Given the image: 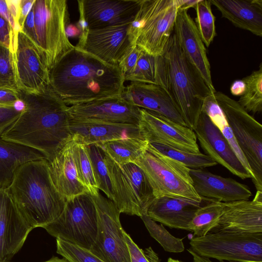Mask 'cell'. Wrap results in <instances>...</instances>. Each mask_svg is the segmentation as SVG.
I'll use <instances>...</instances> for the list:
<instances>
[{"instance_id":"816d5d0a","label":"cell","mask_w":262,"mask_h":262,"mask_svg":"<svg viewBox=\"0 0 262 262\" xmlns=\"http://www.w3.org/2000/svg\"><path fill=\"white\" fill-rule=\"evenodd\" d=\"M187 251L191 255L193 258V262H208L206 257L198 255L190 248H189Z\"/></svg>"},{"instance_id":"f6af8a7d","label":"cell","mask_w":262,"mask_h":262,"mask_svg":"<svg viewBox=\"0 0 262 262\" xmlns=\"http://www.w3.org/2000/svg\"><path fill=\"white\" fill-rule=\"evenodd\" d=\"M142 49L134 46L118 64L124 78L133 70L139 57Z\"/></svg>"},{"instance_id":"db71d44e","label":"cell","mask_w":262,"mask_h":262,"mask_svg":"<svg viewBox=\"0 0 262 262\" xmlns=\"http://www.w3.org/2000/svg\"><path fill=\"white\" fill-rule=\"evenodd\" d=\"M167 262H182L177 259H172V258H169Z\"/></svg>"},{"instance_id":"7bdbcfd3","label":"cell","mask_w":262,"mask_h":262,"mask_svg":"<svg viewBox=\"0 0 262 262\" xmlns=\"http://www.w3.org/2000/svg\"><path fill=\"white\" fill-rule=\"evenodd\" d=\"M19 0H0V15L6 18L15 32L20 29L18 25Z\"/></svg>"},{"instance_id":"f35d334b","label":"cell","mask_w":262,"mask_h":262,"mask_svg":"<svg viewBox=\"0 0 262 262\" xmlns=\"http://www.w3.org/2000/svg\"><path fill=\"white\" fill-rule=\"evenodd\" d=\"M0 89L16 92L17 84L15 54L0 43Z\"/></svg>"},{"instance_id":"74e56055","label":"cell","mask_w":262,"mask_h":262,"mask_svg":"<svg viewBox=\"0 0 262 262\" xmlns=\"http://www.w3.org/2000/svg\"><path fill=\"white\" fill-rule=\"evenodd\" d=\"M150 236L167 252L180 253L184 250L182 239L172 235L162 225L158 224L147 214L140 217Z\"/></svg>"},{"instance_id":"8d00e7d4","label":"cell","mask_w":262,"mask_h":262,"mask_svg":"<svg viewBox=\"0 0 262 262\" xmlns=\"http://www.w3.org/2000/svg\"><path fill=\"white\" fill-rule=\"evenodd\" d=\"M210 0H200L194 7L196 17L195 24L201 39L209 47L216 35L215 17L211 10Z\"/></svg>"},{"instance_id":"277c9868","label":"cell","mask_w":262,"mask_h":262,"mask_svg":"<svg viewBox=\"0 0 262 262\" xmlns=\"http://www.w3.org/2000/svg\"><path fill=\"white\" fill-rule=\"evenodd\" d=\"M66 0H35L21 30L35 45L50 71L74 48L66 34Z\"/></svg>"},{"instance_id":"e0dca14e","label":"cell","mask_w":262,"mask_h":262,"mask_svg":"<svg viewBox=\"0 0 262 262\" xmlns=\"http://www.w3.org/2000/svg\"><path fill=\"white\" fill-rule=\"evenodd\" d=\"M15 61L19 90L37 93L50 85L45 62L34 43L21 31L17 32Z\"/></svg>"},{"instance_id":"2e32d148","label":"cell","mask_w":262,"mask_h":262,"mask_svg":"<svg viewBox=\"0 0 262 262\" xmlns=\"http://www.w3.org/2000/svg\"><path fill=\"white\" fill-rule=\"evenodd\" d=\"M193 131L205 154L242 179H252L227 139L205 112L202 111Z\"/></svg>"},{"instance_id":"f1b7e54d","label":"cell","mask_w":262,"mask_h":262,"mask_svg":"<svg viewBox=\"0 0 262 262\" xmlns=\"http://www.w3.org/2000/svg\"><path fill=\"white\" fill-rule=\"evenodd\" d=\"M124 80L155 84L167 89L166 67L163 55L154 56L142 50L133 71Z\"/></svg>"},{"instance_id":"f546056e","label":"cell","mask_w":262,"mask_h":262,"mask_svg":"<svg viewBox=\"0 0 262 262\" xmlns=\"http://www.w3.org/2000/svg\"><path fill=\"white\" fill-rule=\"evenodd\" d=\"M149 143L145 139L128 138L98 144L104 153L119 165L133 163L145 151Z\"/></svg>"},{"instance_id":"d590c367","label":"cell","mask_w":262,"mask_h":262,"mask_svg":"<svg viewBox=\"0 0 262 262\" xmlns=\"http://www.w3.org/2000/svg\"><path fill=\"white\" fill-rule=\"evenodd\" d=\"M151 144L163 154L181 162L189 169H202L215 166L217 164L209 156L201 152L197 154L192 153L162 144L157 143Z\"/></svg>"},{"instance_id":"5bb4252c","label":"cell","mask_w":262,"mask_h":262,"mask_svg":"<svg viewBox=\"0 0 262 262\" xmlns=\"http://www.w3.org/2000/svg\"><path fill=\"white\" fill-rule=\"evenodd\" d=\"M140 108L120 95L95 100L69 106L72 123H113L138 125Z\"/></svg>"},{"instance_id":"d6986e66","label":"cell","mask_w":262,"mask_h":262,"mask_svg":"<svg viewBox=\"0 0 262 262\" xmlns=\"http://www.w3.org/2000/svg\"><path fill=\"white\" fill-rule=\"evenodd\" d=\"M33 229L19 212L8 189H0V261L10 260Z\"/></svg>"},{"instance_id":"7c38bea8","label":"cell","mask_w":262,"mask_h":262,"mask_svg":"<svg viewBox=\"0 0 262 262\" xmlns=\"http://www.w3.org/2000/svg\"><path fill=\"white\" fill-rule=\"evenodd\" d=\"M92 196L97 211V233L90 251L105 262H130L120 212L112 200L100 192Z\"/></svg>"},{"instance_id":"d4e9b609","label":"cell","mask_w":262,"mask_h":262,"mask_svg":"<svg viewBox=\"0 0 262 262\" xmlns=\"http://www.w3.org/2000/svg\"><path fill=\"white\" fill-rule=\"evenodd\" d=\"M205 200L199 202L183 198H156L146 214L154 221L170 228L189 231V222Z\"/></svg>"},{"instance_id":"603a6c76","label":"cell","mask_w":262,"mask_h":262,"mask_svg":"<svg viewBox=\"0 0 262 262\" xmlns=\"http://www.w3.org/2000/svg\"><path fill=\"white\" fill-rule=\"evenodd\" d=\"M193 188L202 199L227 203L247 200L252 195L248 186L202 169H189Z\"/></svg>"},{"instance_id":"b9f144b4","label":"cell","mask_w":262,"mask_h":262,"mask_svg":"<svg viewBox=\"0 0 262 262\" xmlns=\"http://www.w3.org/2000/svg\"><path fill=\"white\" fill-rule=\"evenodd\" d=\"M24 108L21 100L13 105H0V137L19 117Z\"/></svg>"},{"instance_id":"4fadbf2b","label":"cell","mask_w":262,"mask_h":262,"mask_svg":"<svg viewBox=\"0 0 262 262\" xmlns=\"http://www.w3.org/2000/svg\"><path fill=\"white\" fill-rule=\"evenodd\" d=\"M139 123L142 135L149 143H157L192 153L200 152L194 131L164 116L141 108Z\"/></svg>"},{"instance_id":"cb8c5ba5","label":"cell","mask_w":262,"mask_h":262,"mask_svg":"<svg viewBox=\"0 0 262 262\" xmlns=\"http://www.w3.org/2000/svg\"><path fill=\"white\" fill-rule=\"evenodd\" d=\"M73 135L49 162L53 182L66 201L89 192L79 179L74 156Z\"/></svg>"},{"instance_id":"52a82bcc","label":"cell","mask_w":262,"mask_h":262,"mask_svg":"<svg viewBox=\"0 0 262 262\" xmlns=\"http://www.w3.org/2000/svg\"><path fill=\"white\" fill-rule=\"evenodd\" d=\"M178 0H141L131 23L136 45L154 56H162L174 30Z\"/></svg>"},{"instance_id":"7402d4cb","label":"cell","mask_w":262,"mask_h":262,"mask_svg":"<svg viewBox=\"0 0 262 262\" xmlns=\"http://www.w3.org/2000/svg\"><path fill=\"white\" fill-rule=\"evenodd\" d=\"M120 96L132 105L158 113L186 126L167 90L159 85L131 82L125 86Z\"/></svg>"},{"instance_id":"44dd1931","label":"cell","mask_w":262,"mask_h":262,"mask_svg":"<svg viewBox=\"0 0 262 262\" xmlns=\"http://www.w3.org/2000/svg\"><path fill=\"white\" fill-rule=\"evenodd\" d=\"M217 232L262 233V191L252 201L223 202L222 215L209 233Z\"/></svg>"},{"instance_id":"8992f818","label":"cell","mask_w":262,"mask_h":262,"mask_svg":"<svg viewBox=\"0 0 262 262\" xmlns=\"http://www.w3.org/2000/svg\"><path fill=\"white\" fill-rule=\"evenodd\" d=\"M134 163L144 173L155 198H183L199 202L204 200L193 188L190 169L163 154L151 144Z\"/></svg>"},{"instance_id":"4316f807","label":"cell","mask_w":262,"mask_h":262,"mask_svg":"<svg viewBox=\"0 0 262 262\" xmlns=\"http://www.w3.org/2000/svg\"><path fill=\"white\" fill-rule=\"evenodd\" d=\"M70 130L77 141L86 145L128 138L145 139L139 125L132 124L70 122Z\"/></svg>"},{"instance_id":"8fae6325","label":"cell","mask_w":262,"mask_h":262,"mask_svg":"<svg viewBox=\"0 0 262 262\" xmlns=\"http://www.w3.org/2000/svg\"><path fill=\"white\" fill-rule=\"evenodd\" d=\"M189 244L198 255L221 262H262V233H208L192 237Z\"/></svg>"},{"instance_id":"9a60e30c","label":"cell","mask_w":262,"mask_h":262,"mask_svg":"<svg viewBox=\"0 0 262 262\" xmlns=\"http://www.w3.org/2000/svg\"><path fill=\"white\" fill-rule=\"evenodd\" d=\"M136 45L132 25L129 24L90 29L80 49L106 63L118 66Z\"/></svg>"},{"instance_id":"30bf717a","label":"cell","mask_w":262,"mask_h":262,"mask_svg":"<svg viewBox=\"0 0 262 262\" xmlns=\"http://www.w3.org/2000/svg\"><path fill=\"white\" fill-rule=\"evenodd\" d=\"M44 228L56 239L90 250L97 233V214L91 194L86 192L66 201L59 216Z\"/></svg>"},{"instance_id":"484cf974","label":"cell","mask_w":262,"mask_h":262,"mask_svg":"<svg viewBox=\"0 0 262 262\" xmlns=\"http://www.w3.org/2000/svg\"><path fill=\"white\" fill-rule=\"evenodd\" d=\"M237 28L262 36V0H210Z\"/></svg>"},{"instance_id":"681fc988","label":"cell","mask_w":262,"mask_h":262,"mask_svg":"<svg viewBox=\"0 0 262 262\" xmlns=\"http://www.w3.org/2000/svg\"><path fill=\"white\" fill-rule=\"evenodd\" d=\"M199 1L178 0L179 10H187L190 8H194Z\"/></svg>"},{"instance_id":"9c48e42d","label":"cell","mask_w":262,"mask_h":262,"mask_svg":"<svg viewBox=\"0 0 262 262\" xmlns=\"http://www.w3.org/2000/svg\"><path fill=\"white\" fill-rule=\"evenodd\" d=\"M105 162L112 185L113 202L120 213L139 217L146 214L156 198L142 170L133 163L119 165L105 154Z\"/></svg>"},{"instance_id":"ba28073f","label":"cell","mask_w":262,"mask_h":262,"mask_svg":"<svg viewBox=\"0 0 262 262\" xmlns=\"http://www.w3.org/2000/svg\"><path fill=\"white\" fill-rule=\"evenodd\" d=\"M214 95L250 168L252 182L262 191V125L237 101L221 92Z\"/></svg>"},{"instance_id":"c3c4849f","label":"cell","mask_w":262,"mask_h":262,"mask_svg":"<svg viewBox=\"0 0 262 262\" xmlns=\"http://www.w3.org/2000/svg\"><path fill=\"white\" fill-rule=\"evenodd\" d=\"M245 84L242 79L234 81L230 87V92L235 96H241L244 93Z\"/></svg>"},{"instance_id":"ffe728a7","label":"cell","mask_w":262,"mask_h":262,"mask_svg":"<svg viewBox=\"0 0 262 262\" xmlns=\"http://www.w3.org/2000/svg\"><path fill=\"white\" fill-rule=\"evenodd\" d=\"M173 32L185 57L202 76L210 91L214 93L216 91L206 50L195 23L187 10H178Z\"/></svg>"},{"instance_id":"5b68a950","label":"cell","mask_w":262,"mask_h":262,"mask_svg":"<svg viewBox=\"0 0 262 262\" xmlns=\"http://www.w3.org/2000/svg\"><path fill=\"white\" fill-rule=\"evenodd\" d=\"M163 55L166 67L167 90L186 126L193 130L205 98L214 93L184 56L174 32Z\"/></svg>"},{"instance_id":"11a10c76","label":"cell","mask_w":262,"mask_h":262,"mask_svg":"<svg viewBox=\"0 0 262 262\" xmlns=\"http://www.w3.org/2000/svg\"><path fill=\"white\" fill-rule=\"evenodd\" d=\"M206 259L208 262H213L209 258H206ZM221 262H224V261H221ZM230 262H256V261H230Z\"/></svg>"},{"instance_id":"60d3db41","label":"cell","mask_w":262,"mask_h":262,"mask_svg":"<svg viewBox=\"0 0 262 262\" xmlns=\"http://www.w3.org/2000/svg\"><path fill=\"white\" fill-rule=\"evenodd\" d=\"M130 262H160L157 254L149 247L145 250L140 248L130 235L124 231Z\"/></svg>"},{"instance_id":"f5cc1de1","label":"cell","mask_w":262,"mask_h":262,"mask_svg":"<svg viewBox=\"0 0 262 262\" xmlns=\"http://www.w3.org/2000/svg\"><path fill=\"white\" fill-rule=\"evenodd\" d=\"M0 262H12L10 260H4ZM43 262H68L65 258H60L58 257H53L50 259Z\"/></svg>"},{"instance_id":"4dcf8cb0","label":"cell","mask_w":262,"mask_h":262,"mask_svg":"<svg viewBox=\"0 0 262 262\" xmlns=\"http://www.w3.org/2000/svg\"><path fill=\"white\" fill-rule=\"evenodd\" d=\"M202 111L209 116L211 121L219 129L244 166L253 177L250 168L238 146L222 110L217 103L214 93L210 94L205 98Z\"/></svg>"},{"instance_id":"ee69618b","label":"cell","mask_w":262,"mask_h":262,"mask_svg":"<svg viewBox=\"0 0 262 262\" xmlns=\"http://www.w3.org/2000/svg\"><path fill=\"white\" fill-rule=\"evenodd\" d=\"M17 32L7 19L0 15V43L14 54L17 46Z\"/></svg>"},{"instance_id":"ab89813d","label":"cell","mask_w":262,"mask_h":262,"mask_svg":"<svg viewBox=\"0 0 262 262\" xmlns=\"http://www.w3.org/2000/svg\"><path fill=\"white\" fill-rule=\"evenodd\" d=\"M56 252L68 262H105L90 250L56 239Z\"/></svg>"},{"instance_id":"e575fe53","label":"cell","mask_w":262,"mask_h":262,"mask_svg":"<svg viewBox=\"0 0 262 262\" xmlns=\"http://www.w3.org/2000/svg\"><path fill=\"white\" fill-rule=\"evenodd\" d=\"M87 147L97 187L113 201L112 185L105 162L104 152L95 144L88 145Z\"/></svg>"},{"instance_id":"7a4b0ae2","label":"cell","mask_w":262,"mask_h":262,"mask_svg":"<svg viewBox=\"0 0 262 262\" xmlns=\"http://www.w3.org/2000/svg\"><path fill=\"white\" fill-rule=\"evenodd\" d=\"M50 85L68 105L120 95L125 88L118 66L74 48L49 71Z\"/></svg>"},{"instance_id":"ac0fdd59","label":"cell","mask_w":262,"mask_h":262,"mask_svg":"<svg viewBox=\"0 0 262 262\" xmlns=\"http://www.w3.org/2000/svg\"><path fill=\"white\" fill-rule=\"evenodd\" d=\"M141 0H78L89 29L131 24L140 8Z\"/></svg>"},{"instance_id":"1f68e13d","label":"cell","mask_w":262,"mask_h":262,"mask_svg":"<svg viewBox=\"0 0 262 262\" xmlns=\"http://www.w3.org/2000/svg\"><path fill=\"white\" fill-rule=\"evenodd\" d=\"M223 210V202L209 200L200 207L188 224L189 231L193 237H201L207 234L215 227Z\"/></svg>"},{"instance_id":"7dc6e473","label":"cell","mask_w":262,"mask_h":262,"mask_svg":"<svg viewBox=\"0 0 262 262\" xmlns=\"http://www.w3.org/2000/svg\"><path fill=\"white\" fill-rule=\"evenodd\" d=\"M35 0H19L18 25L20 31Z\"/></svg>"},{"instance_id":"83f0119b","label":"cell","mask_w":262,"mask_h":262,"mask_svg":"<svg viewBox=\"0 0 262 262\" xmlns=\"http://www.w3.org/2000/svg\"><path fill=\"white\" fill-rule=\"evenodd\" d=\"M46 159L40 151L0 138V189H8L18 168L30 161Z\"/></svg>"},{"instance_id":"f907efd6","label":"cell","mask_w":262,"mask_h":262,"mask_svg":"<svg viewBox=\"0 0 262 262\" xmlns=\"http://www.w3.org/2000/svg\"><path fill=\"white\" fill-rule=\"evenodd\" d=\"M66 34L69 38L70 36H78L79 37L80 33L76 26H75L69 24L66 28Z\"/></svg>"},{"instance_id":"3957f363","label":"cell","mask_w":262,"mask_h":262,"mask_svg":"<svg viewBox=\"0 0 262 262\" xmlns=\"http://www.w3.org/2000/svg\"><path fill=\"white\" fill-rule=\"evenodd\" d=\"M8 190L19 212L33 229L56 220L66 201L55 187L46 159L20 166Z\"/></svg>"},{"instance_id":"bcb514c9","label":"cell","mask_w":262,"mask_h":262,"mask_svg":"<svg viewBox=\"0 0 262 262\" xmlns=\"http://www.w3.org/2000/svg\"><path fill=\"white\" fill-rule=\"evenodd\" d=\"M20 100L18 92L7 89H0L1 105H15Z\"/></svg>"},{"instance_id":"6da1fadb","label":"cell","mask_w":262,"mask_h":262,"mask_svg":"<svg viewBox=\"0 0 262 262\" xmlns=\"http://www.w3.org/2000/svg\"><path fill=\"white\" fill-rule=\"evenodd\" d=\"M18 93L24 110L0 138L36 149L50 162L72 137L69 106L50 85L37 93Z\"/></svg>"},{"instance_id":"d6a6232c","label":"cell","mask_w":262,"mask_h":262,"mask_svg":"<svg viewBox=\"0 0 262 262\" xmlns=\"http://www.w3.org/2000/svg\"><path fill=\"white\" fill-rule=\"evenodd\" d=\"M245 84L237 102L244 109L254 114L262 111V63L258 69L242 79Z\"/></svg>"},{"instance_id":"836d02e7","label":"cell","mask_w":262,"mask_h":262,"mask_svg":"<svg viewBox=\"0 0 262 262\" xmlns=\"http://www.w3.org/2000/svg\"><path fill=\"white\" fill-rule=\"evenodd\" d=\"M74 138V156L79 179L92 195H96L99 190L95 180L87 145Z\"/></svg>"}]
</instances>
